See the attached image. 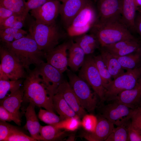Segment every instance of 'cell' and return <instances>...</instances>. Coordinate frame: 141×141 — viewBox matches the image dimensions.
Masks as SVG:
<instances>
[{
	"label": "cell",
	"instance_id": "cell-1",
	"mask_svg": "<svg viewBox=\"0 0 141 141\" xmlns=\"http://www.w3.org/2000/svg\"><path fill=\"white\" fill-rule=\"evenodd\" d=\"M2 43L28 72L31 65L37 67L44 62L43 58H46V53L39 49L29 34L11 42Z\"/></svg>",
	"mask_w": 141,
	"mask_h": 141
},
{
	"label": "cell",
	"instance_id": "cell-2",
	"mask_svg": "<svg viewBox=\"0 0 141 141\" xmlns=\"http://www.w3.org/2000/svg\"><path fill=\"white\" fill-rule=\"evenodd\" d=\"M28 72L22 86L23 102L32 103L35 106L55 113L52 98L43 83L37 67Z\"/></svg>",
	"mask_w": 141,
	"mask_h": 141
},
{
	"label": "cell",
	"instance_id": "cell-3",
	"mask_svg": "<svg viewBox=\"0 0 141 141\" xmlns=\"http://www.w3.org/2000/svg\"><path fill=\"white\" fill-rule=\"evenodd\" d=\"M102 48L125 40L136 39L122 20L99 21L90 30Z\"/></svg>",
	"mask_w": 141,
	"mask_h": 141
},
{
	"label": "cell",
	"instance_id": "cell-4",
	"mask_svg": "<svg viewBox=\"0 0 141 141\" xmlns=\"http://www.w3.org/2000/svg\"><path fill=\"white\" fill-rule=\"evenodd\" d=\"M28 31L39 49L46 54L58 45L62 37L56 23L47 25L32 21L29 24Z\"/></svg>",
	"mask_w": 141,
	"mask_h": 141
},
{
	"label": "cell",
	"instance_id": "cell-5",
	"mask_svg": "<svg viewBox=\"0 0 141 141\" xmlns=\"http://www.w3.org/2000/svg\"><path fill=\"white\" fill-rule=\"evenodd\" d=\"M66 71L69 84L80 105L88 112L93 113L97 104L96 94L92 92L89 85L78 75L68 69Z\"/></svg>",
	"mask_w": 141,
	"mask_h": 141
},
{
	"label": "cell",
	"instance_id": "cell-6",
	"mask_svg": "<svg viewBox=\"0 0 141 141\" xmlns=\"http://www.w3.org/2000/svg\"><path fill=\"white\" fill-rule=\"evenodd\" d=\"M97 12L89 0L67 28L68 35L76 37L85 34L98 21Z\"/></svg>",
	"mask_w": 141,
	"mask_h": 141
},
{
	"label": "cell",
	"instance_id": "cell-7",
	"mask_svg": "<svg viewBox=\"0 0 141 141\" xmlns=\"http://www.w3.org/2000/svg\"><path fill=\"white\" fill-rule=\"evenodd\" d=\"M141 77V66H139L113 79L105 89L104 101H113L121 92L133 88Z\"/></svg>",
	"mask_w": 141,
	"mask_h": 141
},
{
	"label": "cell",
	"instance_id": "cell-8",
	"mask_svg": "<svg viewBox=\"0 0 141 141\" xmlns=\"http://www.w3.org/2000/svg\"><path fill=\"white\" fill-rule=\"evenodd\" d=\"M78 75L92 88L101 101H104L105 89L93 57L89 56L85 57Z\"/></svg>",
	"mask_w": 141,
	"mask_h": 141
},
{
	"label": "cell",
	"instance_id": "cell-9",
	"mask_svg": "<svg viewBox=\"0 0 141 141\" xmlns=\"http://www.w3.org/2000/svg\"><path fill=\"white\" fill-rule=\"evenodd\" d=\"M134 109L116 100L104 106L101 116L117 126L127 123L130 120Z\"/></svg>",
	"mask_w": 141,
	"mask_h": 141
},
{
	"label": "cell",
	"instance_id": "cell-10",
	"mask_svg": "<svg viewBox=\"0 0 141 141\" xmlns=\"http://www.w3.org/2000/svg\"><path fill=\"white\" fill-rule=\"evenodd\" d=\"M0 67L11 80L26 78L25 68L15 57L3 45H0Z\"/></svg>",
	"mask_w": 141,
	"mask_h": 141
},
{
	"label": "cell",
	"instance_id": "cell-11",
	"mask_svg": "<svg viewBox=\"0 0 141 141\" xmlns=\"http://www.w3.org/2000/svg\"><path fill=\"white\" fill-rule=\"evenodd\" d=\"M36 67L52 98L59 86L64 80L63 73L47 62H44Z\"/></svg>",
	"mask_w": 141,
	"mask_h": 141
},
{
	"label": "cell",
	"instance_id": "cell-12",
	"mask_svg": "<svg viewBox=\"0 0 141 141\" xmlns=\"http://www.w3.org/2000/svg\"><path fill=\"white\" fill-rule=\"evenodd\" d=\"M61 4L58 0H50L40 7L31 10V15L37 23L47 25L54 24L60 14Z\"/></svg>",
	"mask_w": 141,
	"mask_h": 141
},
{
	"label": "cell",
	"instance_id": "cell-13",
	"mask_svg": "<svg viewBox=\"0 0 141 141\" xmlns=\"http://www.w3.org/2000/svg\"><path fill=\"white\" fill-rule=\"evenodd\" d=\"M99 21L103 22L121 17V0H96Z\"/></svg>",
	"mask_w": 141,
	"mask_h": 141
},
{
	"label": "cell",
	"instance_id": "cell-14",
	"mask_svg": "<svg viewBox=\"0 0 141 141\" xmlns=\"http://www.w3.org/2000/svg\"><path fill=\"white\" fill-rule=\"evenodd\" d=\"M70 44V42H64L46 54V62L62 73L68 70L67 50Z\"/></svg>",
	"mask_w": 141,
	"mask_h": 141
},
{
	"label": "cell",
	"instance_id": "cell-15",
	"mask_svg": "<svg viewBox=\"0 0 141 141\" xmlns=\"http://www.w3.org/2000/svg\"><path fill=\"white\" fill-rule=\"evenodd\" d=\"M89 0H67L61 4L60 14L67 28Z\"/></svg>",
	"mask_w": 141,
	"mask_h": 141
},
{
	"label": "cell",
	"instance_id": "cell-16",
	"mask_svg": "<svg viewBox=\"0 0 141 141\" xmlns=\"http://www.w3.org/2000/svg\"><path fill=\"white\" fill-rule=\"evenodd\" d=\"M56 92L60 93L62 96L80 118L86 114V110L80 105L75 94L67 81L64 80L60 85Z\"/></svg>",
	"mask_w": 141,
	"mask_h": 141
},
{
	"label": "cell",
	"instance_id": "cell-17",
	"mask_svg": "<svg viewBox=\"0 0 141 141\" xmlns=\"http://www.w3.org/2000/svg\"><path fill=\"white\" fill-rule=\"evenodd\" d=\"M114 128L113 123L101 116L98 119L94 131L85 133L83 135L84 138L90 141H105Z\"/></svg>",
	"mask_w": 141,
	"mask_h": 141
},
{
	"label": "cell",
	"instance_id": "cell-18",
	"mask_svg": "<svg viewBox=\"0 0 141 141\" xmlns=\"http://www.w3.org/2000/svg\"><path fill=\"white\" fill-rule=\"evenodd\" d=\"M141 98V77L133 88L121 92L114 100L134 109L139 107Z\"/></svg>",
	"mask_w": 141,
	"mask_h": 141
},
{
	"label": "cell",
	"instance_id": "cell-19",
	"mask_svg": "<svg viewBox=\"0 0 141 141\" xmlns=\"http://www.w3.org/2000/svg\"><path fill=\"white\" fill-rule=\"evenodd\" d=\"M24 89L23 86L12 94L0 100V105L8 111L14 117L21 122L20 109L23 102Z\"/></svg>",
	"mask_w": 141,
	"mask_h": 141
},
{
	"label": "cell",
	"instance_id": "cell-20",
	"mask_svg": "<svg viewBox=\"0 0 141 141\" xmlns=\"http://www.w3.org/2000/svg\"><path fill=\"white\" fill-rule=\"evenodd\" d=\"M33 104L29 103L25 113L26 123L25 128L30 133L31 136L37 141L41 140L40 134V125Z\"/></svg>",
	"mask_w": 141,
	"mask_h": 141
},
{
	"label": "cell",
	"instance_id": "cell-21",
	"mask_svg": "<svg viewBox=\"0 0 141 141\" xmlns=\"http://www.w3.org/2000/svg\"><path fill=\"white\" fill-rule=\"evenodd\" d=\"M121 1L122 20L131 32H136L134 23L137 8L134 0Z\"/></svg>",
	"mask_w": 141,
	"mask_h": 141
},
{
	"label": "cell",
	"instance_id": "cell-22",
	"mask_svg": "<svg viewBox=\"0 0 141 141\" xmlns=\"http://www.w3.org/2000/svg\"><path fill=\"white\" fill-rule=\"evenodd\" d=\"M68 50V66L72 71H77L84 62L85 54L82 48L72 40L70 42Z\"/></svg>",
	"mask_w": 141,
	"mask_h": 141
},
{
	"label": "cell",
	"instance_id": "cell-23",
	"mask_svg": "<svg viewBox=\"0 0 141 141\" xmlns=\"http://www.w3.org/2000/svg\"><path fill=\"white\" fill-rule=\"evenodd\" d=\"M52 101L55 111L62 120L78 116L60 93L56 92L52 96Z\"/></svg>",
	"mask_w": 141,
	"mask_h": 141
},
{
	"label": "cell",
	"instance_id": "cell-24",
	"mask_svg": "<svg viewBox=\"0 0 141 141\" xmlns=\"http://www.w3.org/2000/svg\"><path fill=\"white\" fill-rule=\"evenodd\" d=\"M100 55L113 79L125 72L115 56L103 48Z\"/></svg>",
	"mask_w": 141,
	"mask_h": 141
},
{
	"label": "cell",
	"instance_id": "cell-25",
	"mask_svg": "<svg viewBox=\"0 0 141 141\" xmlns=\"http://www.w3.org/2000/svg\"><path fill=\"white\" fill-rule=\"evenodd\" d=\"M74 42L83 50L85 55L93 53L98 47L99 43L93 34H86L76 37Z\"/></svg>",
	"mask_w": 141,
	"mask_h": 141
},
{
	"label": "cell",
	"instance_id": "cell-26",
	"mask_svg": "<svg viewBox=\"0 0 141 141\" xmlns=\"http://www.w3.org/2000/svg\"><path fill=\"white\" fill-rule=\"evenodd\" d=\"M39 132L42 141L60 140L64 138L66 134L64 131L50 125L45 126L41 125Z\"/></svg>",
	"mask_w": 141,
	"mask_h": 141
},
{
	"label": "cell",
	"instance_id": "cell-27",
	"mask_svg": "<svg viewBox=\"0 0 141 141\" xmlns=\"http://www.w3.org/2000/svg\"><path fill=\"white\" fill-rule=\"evenodd\" d=\"M22 81L0 80V99L1 100L14 93L21 87Z\"/></svg>",
	"mask_w": 141,
	"mask_h": 141
},
{
	"label": "cell",
	"instance_id": "cell-28",
	"mask_svg": "<svg viewBox=\"0 0 141 141\" xmlns=\"http://www.w3.org/2000/svg\"><path fill=\"white\" fill-rule=\"evenodd\" d=\"M0 5L11 10L15 14L26 17L29 12L24 0H0Z\"/></svg>",
	"mask_w": 141,
	"mask_h": 141
},
{
	"label": "cell",
	"instance_id": "cell-29",
	"mask_svg": "<svg viewBox=\"0 0 141 141\" xmlns=\"http://www.w3.org/2000/svg\"><path fill=\"white\" fill-rule=\"evenodd\" d=\"M115 57L122 68L127 71L133 69L139 66L138 64L140 62V57L138 52L123 56Z\"/></svg>",
	"mask_w": 141,
	"mask_h": 141
},
{
	"label": "cell",
	"instance_id": "cell-30",
	"mask_svg": "<svg viewBox=\"0 0 141 141\" xmlns=\"http://www.w3.org/2000/svg\"><path fill=\"white\" fill-rule=\"evenodd\" d=\"M93 58L105 89L113 80V78L100 55L94 56Z\"/></svg>",
	"mask_w": 141,
	"mask_h": 141
},
{
	"label": "cell",
	"instance_id": "cell-31",
	"mask_svg": "<svg viewBox=\"0 0 141 141\" xmlns=\"http://www.w3.org/2000/svg\"><path fill=\"white\" fill-rule=\"evenodd\" d=\"M128 123L114 128L105 141H129Z\"/></svg>",
	"mask_w": 141,
	"mask_h": 141
},
{
	"label": "cell",
	"instance_id": "cell-32",
	"mask_svg": "<svg viewBox=\"0 0 141 141\" xmlns=\"http://www.w3.org/2000/svg\"><path fill=\"white\" fill-rule=\"evenodd\" d=\"M80 119L78 116L68 118L52 125L59 129L74 131L81 125Z\"/></svg>",
	"mask_w": 141,
	"mask_h": 141
},
{
	"label": "cell",
	"instance_id": "cell-33",
	"mask_svg": "<svg viewBox=\"0 0 141 141\" xmlns=\"http://www.w3.org/2000/svg\"><path fill=\"white\" fill-rule=\"evenodd\" d=\"M38 117L41 121L50 125L56 124L62 120L60 116L55 113L42 109H40L38 112Z\"/></svg>",
	"mask_w": 141,
	"mask_h": 141
},
{
	"label": "cell",
	"instance_id": "cell-34",
	"mask_svg": "<svg viewBox=\"0 0 141 141\" xmlns=\"http://www.w3.org/2000/svg\"><path fill=\"white\" fill-rule=\"evenodd\" d=\"M81 125L86 131L88 132H93L96 127L98 119L92 114H86L83 117Z\"/></svg>",
	"mask_w": 141,
	"mask_h": 141
},
{
	"label": "cell",
	"instance_id": "cell-35",
	"mask_svg": "<svg viewBox=\"0 0 141 141\" xmlns=\"http://www.w3.org/2000/svg\"><path fill=\"white\" fill-rule=\"evenodd\" d=\"M31 136H28L17 128L13 131L5 141H36Z\"/></svg>",
	"mask_w": 141,
	"mask_h": 141
},
{
	"label": "cell",
	"instance_id": "cell-36",
	"mask_svg": "<svg viewBox=\"0 0 141 141\" xmlns=\"http://www.w3.org/2000/svg\"><path fill=\"white\" fill-rule=\"evenodd\" d=\"M17 127L6 122L0 121V141H5L9 135Z\"/></svg>",
	"mask_w": 141,
	"mask_h": 141
},
{
	"label": "cell",
	"instance_id": "cell-37",
	"mask_svg": "<svg viewBox=\"0 0 141 141\" xmlns=\"http://www.w3.org/2000/svg\"><path fill=\"white\" fill-rule=\"evenodd\" d=\"M130 121L132 126L141 133V108L134 109Z\"/></svg>",
	"mask_w": 141,
	"mask_h": 141
},
{
	"label": "cell",
	"instance_id": "cell-38",
	"mask_svg": "<svg viewBox=\"0 0 141 141\" xmlns=\"http://www.w3.org/2000/svg\"><path fill=\"white\" fill-rule=\"evenodd\" d=\"M0 120L4 121L14 122L19 126L21 125V123L16 119L8 111L2 106H0Z\"/></svg>",
	"mask_w": 141,
	"mask_h": 141
},
{
	"label": "cell",
	"instance_id": "cell-39",
	"mask_svg": "<svg viewBox=\"0 0 141 141\" xmlns=\"http://www.w3.org/2000/svg\"><path fill=\"white\" fill-rule=\"evenodd\" d=\"M26 17L14 14L5 20L2 23L0 24V30L9 27L15 22L20 20H25Z\"/></svg>",
	"mask_w": 141,
	"mask_h": 141
},
{
	"label": "cell",
	"instance_id": "cell-40",
	"mask_svg": "<svg viewBox=\"0 0 141 141\" xmlns=\"http://www.w3.org/2000/svg\"><path fill=\"white\" fill-rule=\"evenodd\" d=\"M129 141H141V133L132 125L130 120L127 124Z\"/></svg>",
	"mask_w": 141,
	"mask_h": 141
},
{
	"label": "cell",
	"instance_id": "cell-41",
	"mask_svg": "<svg viewBox=\"0 0 141 141\" xmlns=\"http://www.w3.org/2000/svg\"><path fill=\"white\" fill-rule=\"evenodd\" d=\"M26 34L18 33L14 34H0V40L3 42H11L24 37Z\"/></svg>",
	"mask_w": 141,
	"mask_h": 141
},
{
	"label": "cell",
	"instance_id": "cell-42",
	"mask_svg": "<svg viewBox=\"0 0 141 141\" xmlns=\"http://www.w3.org/2000/svg\"><path fill=\"white\" fill-rule=\"evenodd\" d=\"M50 0H24L27 10L35 9Z\"/></svg>",
	"mask_w": 141,
	"mask_h": 141
},
{
	"label": "cell",
	"instance_id": "cell-43",
	"mask_svg": "<svg viewBox=\"0 0 141 141\" xmlns=\"http://www.w3.org/2000/svg\"><path fill=\"white\" fill-rule=\"evenodd\" d=\"M14 14H15L11 10L0 5V24Z\"/></svg>",
	"mask_w": 141,
	"mask_h": 141
},
{
	"label": "cell",
	"instance_id": "cell-44",
	"mask_svg": "<svg viewBox=\"0 0 141 141\" xmlns=\"http://www.w3.org/2000/svg\"><path fill=\"white\" fill-rule=\"evenodd\" d=\"M18 33H27V32L22 29H19L11 27H8L0 30V34H14Z\"/></svg>",
	"mask_w": 141,
	"mask_h": 141
},
{
	"label": "cell",
	"instance_id": "cell-45",
	"mask_svg": "<svg viewBox=\"0 0 141 141\" xmlns=\"http://www.w3.org/2000/svg\"><path fill=\"white\" fill-rule=\"evenodd\" d=\"M134 26L136 31L141 36V13H136L134 20Z\"/></svg>",
	"mask_w": 141,
	"mask_h": 141
},
{
	"label": "cell",
	"instance_id": "cell-46",
	"mask_svg": "<svg viewBox=\"0 0 141 141\" xmlns=\"http://www.w3.org/2000/svg\"><path fill=\"white\" fill-rule=\"evenodd\" d=\"M25 20L16 21L12 24L9 27L20 29L23 26Z\"/></svg>",
	"mask_w": 141,
	"mask_h": 141
},
{
	"label": "cell",
	"instance_id": "cell-47",
	"mask_svg": "<svg viewBox=\"0 0 141 141\" xmlns=\"http://www.w3.org/2000/svg\"><path fill=\"white\" fill-rule=\"evenodd\" d=\"M9 80L7 75L0 67V80Z\"/></svg>",
	"mask_w": 141,
	"mask_h": 141
},
{
	"label": "cell",
	"instance_id": "cell-48",
	"mask_svg": "<svg viewBox=\"0 0 141 141\" xmlns=\"http://www.w3.org/2000/svg\"><path fill=\"white\" fill-rule=\"evenodd\" d=\"M137 8L141 6V0H134Z\"/></svg>",
	"mask_w": 141,
	"mask_h": 141
},
{
	"label": "cell",
	"instance_id": "cell-49",
	"mask_svg": "<svg viewBox=\"0 0 141 141\" xmlns=\"http://www.w3.org/2000/svg\"><path fill=\"white\" fill-rule=\"evenodd\" d=\"M137 11L141 13V6L137 8Z\"/></svg>",
	"mask_w": 141,
	"mask_h": 141
},
{
	"label": "cell",
	"instance_id": "cell-50",
	"mask_svg": "<svg viewBox=\"0 0 141 141\" xmlns=\"http://www.w3.org/2000/svg\"><path fill=\"white\" fill-rule=\"evenodd\" d=\"M58 0L60 2H61L62 3H63L67 0Z\"/></svg>",
	"mask_w": 141,
	"mask_h": 141
},
{
	"label": "cell",
	"instance_id": "cell-51",
	"mask_svg": "<svg viewBox=\"0 0 141 141\" xmlns=\"http://www.w3.org/2000/svg\"><path fill=\"white\" fill-rule=\"evenodd\" d=\"M139 107L141 108V98L140 102V104H139Z\"/></svg>",
	"mask_w": 141,
	"mask_h": 141
},
{
	"label": "cell",
	"instance_id": "cell-52",
	"mask_svg": "<svg viewBox=\"0 0 141 141\" xmlns=\"http://www.w3.org/2000/svg\"><path fill=\"white\" fill-rule=\"evenodd\" d=\"M94 1H96V0H94Z\"/></svg>",
	"mask_w": 141,
	"mask_h": 141
}]
</instances>
